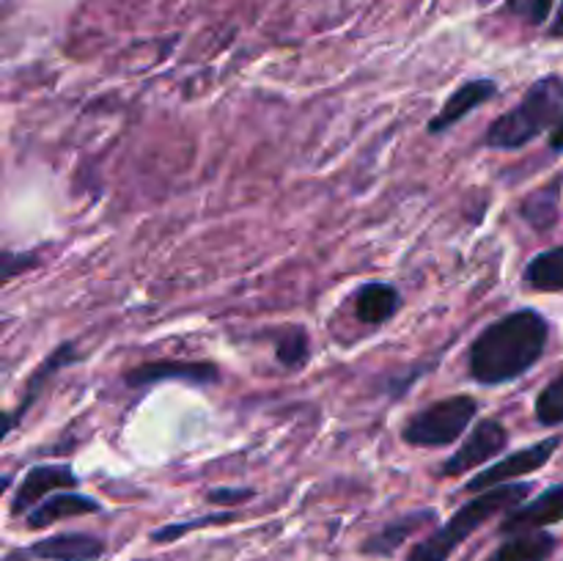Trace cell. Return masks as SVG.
I'll return each mask as SVG.
<instances>
[{
	"instance_id": "cell-1",
	"label": "cell",
	"mask_w": 563,
	"mask_h": 561,
	"mask_svg": "<svg viewBox=\"0 0 563 561\" xmlns=\"http://www.w3.org/2000/svg\"><path fill=\"white\" fill-rule=\"evenodd\" d=\"M548 333V319L533 308H520L495 319L476 336L467 352L473 380L484 385L517 380L544 355Z\"/></svg>"
},
{
	"instance_id": "cell-2",
	"label": "cell",
	"mask_w": 563,
	"mask_h": 561,
	"mask_svg": "<svg viewBox=\"0 0 563 561\" xmlns=\"http://www.w3.org/2000/svg\"><path fill=\"white\" fill-rule=\"evenodd\" d=\"M531 482L498 484V487L493 490H484L482 495L467 501L460 512H454V517H451L443 528H438L432 537L418 542L416 548L410 550V556H407V561H449V556L454 553L456 544L465 542L478 526L493 520L500 512L517 509V506L531 495Z\"/></svg>"
},
{
	"instance_id": "cell-3",
	"label": "cell",
	"mask_w": 563,
	"mask_h": 561,
	"mask_svg": "<svg viewBox=\"0 0 563 561\" xmlns=\"http://www.w3.org/2000/svg\"><path fill=\"white\" fill-rule=\"evenodd\" d=\"M563 119V82L559 75H548L528 88L520 105L506 110L489 124L484 146L489 148H522L537 141L544 130L559 127Z\"/></svg>"
},
{
	"instance_id": "cell-4",
	"label": "cell",
	"mask_w": 563,
	"mask_h": 561,
	"mask_svg": "<svg viewBox=\"0 0 563 561\" xmlns=\"http://www.w3.org/2000/svg\"><path fill=\"white\" fill-rule=\"evenodd\" d=\"M476 413L478 405L473 396H449V399H440L416 413L401 429V438L410 446H423V449L449 446L460 440Z\"/></svg>"
},
{
	"instance_id": "cell-5",
	"label": "cell",
	"mask_w": 563,
	"mask_h": 561,
	"mask_svg": "<svg viewBox=\"0 0 563 561\" xmlns=\"http://www.w3.org/2000/svg\"><path fill=\"white\" fill-rule=\"evenodd\" d=\"M559 446H561V435H553V438L539 440V443L528 446V449L515 451V454L504 457L500 462H495V465L484 468L482 473H476V476L465 484V490L467 493H484V490H493L498 487V484H509L511 479L528 476V473L548 465L550 457L559 451Z\"/></svg>"
},
{
	"instance_id": "cell-6",
	"label": "cell",
	"mask_w": 563,
	"mask_h": 561,
	"mask_svg": "<svg viewBox=\"0 0 563 561\" xmlns=\"http://www.w3.org/2000/svg\"><path fill=\"white\" fill-rule=\"evenodd\" d=\"M506 443H509V432H506L504 424L495 421V418H484V421L467 435L465 443L440 465V476H462V473L473 471V468L484 465V462H489L493 457H498L500 451L506 449Z\"/></svg>"
},
{
	"instance_id": "cell-7",
	"label": "cell",
	"mask_w": 563,
	"mask_h": 561,
	"mask_svg": "<svg viewBox=\"0 0 563 561\" xmlns=\"http://www.w3.org/2000/svg\"><path fill=\"white\" fill-rule=\"evenodd\" d=\"M77 484L75 471L71 465H36L22 476L20 487H16L14 501H11V512L22 515V512H31L42 504L47 495H53L55 490H71Z\"/></svg>"
},
{
	"instance_id": "cell-8",
	"label": "cell",
	"mask_w": 563,
	"mask_h": 561,
	"mask_svg": "<svg viewBox=\"0 0 563 561\" xmlns=\"http://www.w3.org/2000/svg\"><path fill=\"white\" fill-rule=\"evenodd\" d=\"M163 380H181L190 385H214L220 380V369L209 361H154L141 363L126 374V383L132 388H141L148 383H163Z\"/></svg>"
},
{
	"instance_id": "cell-9",
	"label": "cell",
	"mask_w": 563,
	"mask_h": 561,
	"mask_svg": "<svg viewBox=\"0 0 563 561\" xmlns=\"http://www.w3.org/2000/svg\"><path fill=\"white\" fill-rule=\"evenodd\" d=\"M563 520V484H555V487L544 490L537 501L526 506H517L506 515V520L500 522V534H509V537H517V534H531L539 531L544 526H553V522Z\"/></svg>"
},
{
	"instance_id": "cell-10",
	"label": "cell",
	"mask_w": 563,
	"mask_h": 561,
	"mask_svg": "<svg viewBox=\"0 0 563 561\" xmlns=\"http://www.w3.org/2000/svg\"><path fill=\"white\" fill-rule=\"evenodd\" d=\"M104 553V542L91 534H55V537L38 539L27 550H20V559H44V561H93Z\"/></svg>"
},
{
	"instance_id": "cell-11",
	"label": "cell",
	"mask_w": 563,
	"mask_h": 561,
	"mask_svg": "<svg viewBox=\"0 0 563 561\" xmlns=\"http://www.w3.org/2000/svg\"><path fill=\"white\" fill-rule=\"evenodd\" d=\"M493 97H498V82L489 80V77H478V80H467L465 86L456 88L449 97V102L443 105L438 116L429 121V132L440 135V132L451 130L456 121H462L465 116H471L478 105L489 102Z\"/></svg>"
},
{
	"instance_id": "cell-12",
	"label": "cell",
	"mask_w": 563,
	"mask_h": 561,
	"mask_svg": "<svg viewBox=\"0 0 563 561\" xmlns=\"http://www.w3.org/2000/svg\"><path fill=\"white\" fill-rule=\"evenodd\" d=\"M75 361H77L75 344H71V341H66V344H60L58 350H55L53 355H49L47 361H44L42 366H38L36 372L31 374V380H27V385H25V396H22V399H20V407H16L14 413H5L3 435H9L11 427H14V421H20V418L25 416L27 407H31L33 402L38 399V394H42V391H44V385H47L49 380H53L55 374L60 372V369H66V366H69V363H75Z\"/></svg>"
},
{
	"instance_id": "cell-13",
	"label": "cell",
	"mask_w": 563,
	"mask_h": 561,
	"mask_svg": "<svg viewBox=\"0 0 563 561\" xmlns=\"http://www.w3.org/2000/svg\"><path fill=\"white\" fill-rule=\"evenodd\" d=\"M99 501L88 498V495L77 493H55L47 495L36 509L27 512V528H47L53 522L64 520V517H80L91 515V512H99Z\"/></svg>"
},
{
	"instance_id": "cell-14",
	"label": "cell",
	"mask_w": 563,
	"mask_h": 561,
	"mask_svg": "<svg viewBox=\"0 0 563 561\" xmlns=\"http://www.w3.org/2000/svg\"><path fill=\"white\" fill-rule=\"evenodd\" d=\"M352 308H355V317L366 324H383L399 308V292L396 286L383 284V280H368L352 297Z\"/></svg>"
},
{
	"instance_id": "cell-15",
	"label": "cell",
	"mask_w": 563,
	"mask_h": 561,
	"mask_svg": "<svg viewBox=\"0 0 563 561\" xmlns=\"http://www.w3.org/2000/svg\"><path fill=\"white\" fill-rule=\"evenodd\" d=\"M434 517L438 515H434L432 509H421V512H410V515H401L399 520L388 522L383 531L374 534L372 539H366L363 550H366V553H374V556H390L401 542H407L412 534L421 531L423 526H429Z\"/></svg>"
},
{
	"instance_id": "cell-16",
	"label": "cell",
	"mask_w": 563,
	"mask_h": 561,
	"mask_svg": "<svg viewBox=\"0 0 563 561\" xmlns=\"http://www.w3.org/2000/svg\"><path fill=\"white\" fill-rule=\"evenodd\" d=\"M555 550L553 534L531 531L517 534V537L506 539L487 561H548L550 553Z\"/></svg>"
},
{
	"instance_id": "cell-17",
	"label": "cell",
	"mask_w": 563,
	"mask_h": 561,
	"mask_svg": "<svg viewBox=\"0 0 563 561\" xmlns=\"http://www.w3.org/2000/svg\"><path fill=\"white\" fill-rule=\"evenodd\" d=\"M526 284L537 292H563V245L539 253L528 264Z\"/></svg>"
},
{
	"instance_id": "cell-18",
	"label": "cell",
	"mask_w": 563,
	"mask_h": 561,
	"mask_svg": "<svg viewBox=\"0 0 563 561\" xmlns=\"http://www.w3.org/2000/svg\"><path fill=\"white\" fill-rule=\"evenodd\" d=\"M555 190H559V179L553 185L542 187V190L531 193L520 207L522 218L537 226V229H548L555 220V204H559V193Z\"/></svg>"
},
{
	"instance_id": "cell-19",
	"label": "cell",
	"mask_w": 563,
	"mask_h": 561,
	"mask_svg": "<svg viewBox=\"0 0 563 561\" xmlns=\"http://www.w3.org/2000/svg\"><path fill=\"white\" fill-rule=\"evenodd\" d=\"M275 358L289 369L302 366L308 361V333L302 324H289L286 330H280L275 339Z\"/></svg>"
},
{
	"instance_id": "cell-20",
	"label": "cell",
	"mask_w": 563,
	"mask_h": 561,
	"mask_svg": "<svg viewBox=\"0 0 563 561\" xmlns=\"http://www.w3.org/2000/svg\"><path fill=\"white\" fill-rule=\"evenodd\" d=\"M537 418L544 427H555V424L563 421V374L539 394Z\"/></svg>"
},
{
	"instance_id": "cell-21",
	"label": "cell",
	"mask_w": 563,
	"mask_h": 561,
	"mask_svg": "<svg viewBox=\"0 0 563 561\" xmlns=\"http://www.w3.org/2000/svg\"><path fill=\"white\" fill-rule=\"evenodd\" d=\"M234 517H236L234 512H218V515H203V517H196V520H187V522H170V526H163V528H157V531H152V539L154 542H170V539L185 537V534L192 531V528L214 526V522H231Z\"/></svg>"
},
{
	"instance_id": "cell-22",
	"label": "cell",
	"mask_w": 563,
	"mask_h": 561,
	"mask_svg": "<svg viewBox=\"0 0 563 561\" xmlns=\"http://www.w3.org/2000/svg\"><path fill=\"white\" fill-rule=\"evenodd\" d=\"M550 9H553V0H509V11L526 16L531 25H542L550 16Z\"/></svg>"
},
{
	"instance_id": "cell-23",
	"label": "cell",
	"mask_w": 563,
	"mask_h": 561,
	"mask_svg": "<svg viewBox=\"0 0 563 561\" xmlns=\"http://www.w3.org/2000/svg\"><path fill=\"white\" fill-rule=\"evenodd\" d=\"M247 498H253V490H242V487H236V490L214 487V490H209V493H207L209 504H223V506L240 504V501H247Z\"/></svg>"
},
{
	"instance_id": "cell-24",
	"label": "cell",
	"mask_w": 563,
	"mask_h": 561,
	"mask_svg": "<svg viewBox=\"0 0 563 561\" xmlns=\"http://www.w3.org/2000/svg\"><path fill=\"white\" fill-rule=\"evenodd\" d=\"M38 258L33 253H25V256H16V253H3V280L14 278L16 270H27L33 267Z\"/></svg>"
},
{
	"instance_id": "cell-25",
	"label": "cell",
	"mask_w": 563,
	"mask_h": 561,
	"mask_svg": "<svg viewBox=\"0 0 563 561\" xmlns=\"http://www.w3.org/2000/svg\"><path fill=\"white\" fill-rule=\"evenodd\" d=\"M550 36H553V38H563V0H561L559 16H555V22H553V25H550Z\"/></svg>"
},
{
	"instance_id": "cell-26",
	"label": "cell",
	"mask_w": 563,
	"mask_h": 561,
	"mask_svg": "<svg viewBox=\"0 0 563 561\" xmlns=\"http://www.w3.org/2000/svg\"><path fill=\"white\" fill-rule=\"evenodd\" d=\"M550 146L555 148V152H563V119L559 121V127L553 130V138H550Z\"/></svg>"
}]
</instances>
